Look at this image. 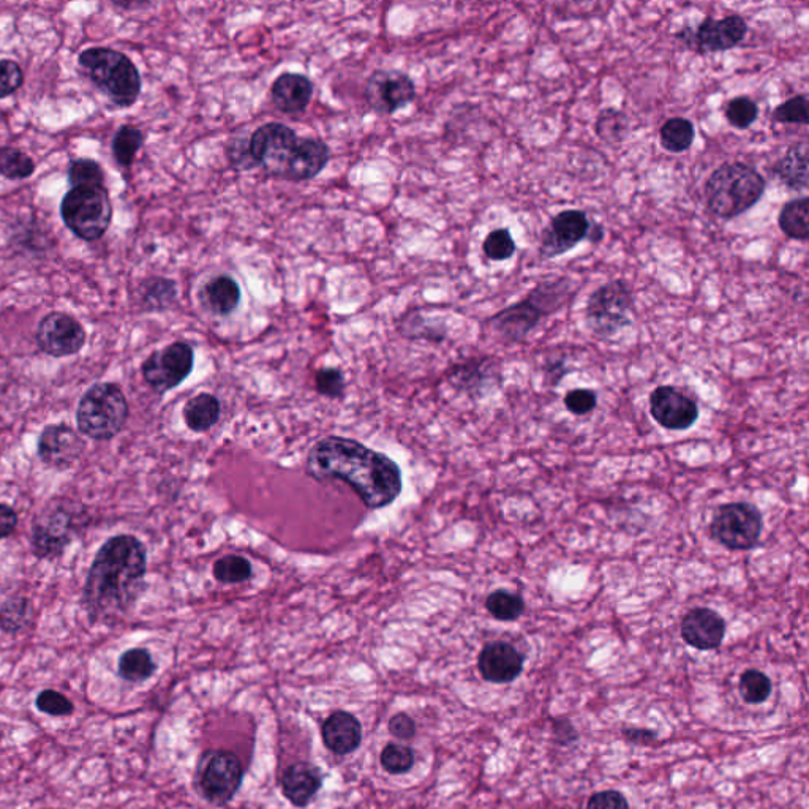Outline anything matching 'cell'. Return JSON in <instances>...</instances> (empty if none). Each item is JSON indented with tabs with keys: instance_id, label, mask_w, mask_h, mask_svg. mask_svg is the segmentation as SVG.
<instances>
[{
	"instance_id": "53",
	"label": "cell",
	"mask_w": 809,
	"mask_h": 809,
	"mask_svg": "<svg viewBox=\"0 0 809 809\" xmlns=\"http://www.w3.org/2000/svg\"><path fill=\"white\" fill-rule=\"evenodd\" d=\"M621 734H623V737H625L629 743L642 746L651 745V743H655L656 738H658V734H656L655 730L640 729V727H626Z\"/></svg>"
},
{
	"instance_id": "27",
	"label": "cell",
	"mask_w": 809,
	"mask_h": 809,
	"mask_svg": "<svg viewBox=\"0 0 809 809\" xmlns=\"http://www.w3.org/2000/svg\"><path fill=\"white\" fill-rule=\"evenodd\" d=\"M241 286L231 275H217L201 288L200 299L209 312L228 317L241 304Z\"/></svg>"
},
{
	"instance_id": "51",
	"label": "cell",
	"mask_w": 809,
	"mask_h": 809,
	"mask_svg": "<svg viewBox=\"0 0 809 809\" xmlns=\"http://www.w3.org/2000/svg\"><path fill=\"white\" fill-rule=\"evenodd\" d=\"M389 730H391L394 737L410 740L416 734V724H414L410 716L399 713V715L392 716L391 721H389Z\"/></svg>"
},
{
	"instance_id": "16",
	"label": "cell",
	"mask_w": 809,
	"mask_h": 809,
	"mask_svg": "<svg viewBox=\"0 0 809 809\" xmlns=\"http://www.w3.org/2000/svg\"><path fill=\"white\" fill-rule=\"evenodd\" d=\"M590 230V219L587 212L580 209H566L558 212L544 228L539 241L541 260H554L576 249L585 241Z\"/></svg>"
},
{
	"instance_id": "14",
	"label": "cell",
	"mask_w": 809,
	"mask_h": 809,
	"mask_svg": "<svg viewBox=\"0 0 809 809\" xmlns=\"http://www.w3.org/2000/svg\"><path fill=\"white\" fill-rule=\"evenodd\" d=\"M195 364V351L189 343L174 342L154 353L141 365L144 381L155 392L165 394L189 377Z\"/></svg>"
},
{
	"instance_id": "2",
	"label": "cell",
	"mask_w": 809,
	"mask_h": 809,
	"mask_svg": "<svg viewBox=\"0 0 809 809\" xmlns=\"http://www.w3.org/2000/svg\"><path fill=\"white\" fill-rule=\"evenodd\" d=\"M147 552L132 535H117L100 547L83 588V604L92 625H111L135 606L144 588Z\"/></svg>"
},
{
	"instance_id": "11",
	"label": "cell",
	"mask_w": 809,
	"mask_h": 809,
	"mask_svg": "<svg viewBox=\"0 0 809 809\" xmlns=\"http://www.w3.org/2000/svg\"><path fill=\"white\" fill-rule=\"evenodd\" d=\"M764 530L762 512L745 501L727 503L716 509L710 522V536L729 550H753L761 542Z\"/></svg>"
},
{
	"instance_id": "21",
	"label": "cell",
	"mask_w": 809,
	"mask_h": 809,
	"mask_svg": "<svg viewBox=\"0 0 809 809\" xmlns=\"http://www.w3.org/2000/svg\"><path fill=\"white\" fill-rule=\"evenodd\" d=\"M680 633L689 647L700 651L716 650L726 636V621L715 610L696 607L682 618Z\"/></svg>"
},
{
	"instance_id": "47",
	"label": "cell",
	"mask_w": 809,
	"mask_h": 809,
	"mask_svg": "<svg viewBox=\"0 0 809 809\" xmlns=\"http://www.w3.org/2000/svg\"><path fill=\"white\" fill-rule=\"evenodd\" d=\"M23 83V70L16 62L8 61V59L0 61V98L15 94Z\"/></svg>"
},
{
	"instance_id": "15",
	"label": "cell",
	"mask_w": 809,
	"mask_h": 809,
	"mask_svg": "<svg viewBox=\"0 0 809 809\" xmlns=\"http://www.w3.org/2000/svg\"><path fill=\"white\" fill-rule=\"evenodd\" d=\"M370 110L391 116L416 98V86L407 73L399 70H377L370 75L364 91Z\"/></svg>"
},
{
	"instance_id": "50",
	"label": "cell",
	"mask_w": 809,
	"mask_h": 809,
	"mask_svg": "<svg viewBox=\"0 0 809 809\" xmlns=\"http://www.w3.org/2000/svg\"><path fill=\"white\" fill-rule=\"evenodd\" d=\"M552 730H554V737L558 745H571L579 740V732L569 719H554Z\"/></svg>"
},
{
	"instance_id": "38",
	"label": "cell",
	"mask_w": 809,
	"mask_h": 809,
	"mask_svg": "<svg viewBox=\"0 0 809 809\" xmlns=\"http://www.w3.org/2000/svg\"><path fill=\"white\" fill-rule=\"evenodd\" d=\"M740 694L746 704L759 705L764 704L765 700L772 694V680L757 669H748L743 672L740 677Z\"/></svg>"
},
{
	"instance_id": "17",
	"label": "cell",
	"mask_w": 809,
	"mask_h": 809,
	"mask_svg": "<svg viewBox=\"0 0 809 809\" xmlns=\"http://www.w3.org/2000/svg\"><path fill=\"white\" fill-rule=\"evenodd\" d=\"M35 340L38 348L48 356L67 358L83 350L86 345V331L80 321L67 313L53 312L38 323Z\"/></svg>"
},
{
	"instance_id": "1",
	"label": "cell",
	"mask_w": 809,
	"mask_h": 809,
	"mask_svg": "<svg viewBox=\"0 0 809 809\" xmlns=\"http://www.w3.org/2000/svg\"><path fill=\"white\" fill-rule=\"evenodd\" d=\"M305 471L318 482H345L369 509L386 508L402 493L399 465L351 438L317 441L307 454Z\"/></svg>"
},
{
	"instance_id": "7",
	"label": "cell",
	"mask_w": 809,
	"mask_h": 809,
	"mask_svg": "<svg viewBox=\"0 0 809 809\" xmlns=\"http://www.w3.org/2000/svg\"><path fill=\"white\" fill-rule=\"evenodd\" d=\"M128 402L114 383H97L84 392L76 410L78 430L97 441L113 440L125 427Z\"/></svg>"
},
{
	"instance_id": "46",
	"label": "cell",
	"mask_w": 809,
	"mask_h": 809,
	"mask_svg": "<svg viewBox=\"0 0 809 809\" xmlns=\"http://www.w3.org/2000/svg\"><path fill=\"white\" fill-rule=\"evenodd\" d=\"M315 386L321 396L329 397V399H339L345 391V377L339 369L334 367H324L317 372L315 377Z\"/></svg>"
},
{
	"instance_id": "28",
	"label": "cell",
	"mask_w": 809,
	"mask_h": 809,
	"mask_svg": "<svg viewBox=\"0 0 809 809\" xmlns=\"http://www.w3.org/2000/svg\"><path fill=\"white\" fill-rule=\"evenodd\" d=\"M220 402L214 394L201 392L185 403L184 419L190 430L196 433L207 432L219 422Z\"/></svg>"
},
{
	"instance_id": "25",
	"label": "cell",
	"mask_w": 809,
	"mask_h": 809,
	"mask_svg": "<svg viewBox=\"0 0 809 809\" xmlns=\"http://www.w3.org/2000/svg\"><path fill=\"white\" fill-rule=\"evenodd\" d=\"M321 734L324 745L328 746L332 753L343 756L353 753L361 745L362 727L358 719L350 713L337 712L324 721Z\"/></svg>"
},
{
	"instance_id": "35",
	"label": "cell",
	"mask_w": 809,
	"mask_h": 809,
	"mask_svg": "<svg viewBox=\"0 0 809 809\" xmlns=\"http://www.w3.org/2000/svg\"><path fill=\"white\" fill-rule=\"evenodd\" d=\"M486 609L495 620L516 621L525 614L522 596L508 590H495L486 599Z\"/></svg>"
},
{
	"instance_id": "49",
	"label": "cell",
	"mask_w": 809,
	"mask_h": 809,
	"mask_svg": "<svg viewBox=\"0 0 809 809\" xmlns=\"http://www.w3.org/2000/svg\"><path fill=\"white\" fill-rule=\"evenodd\" d=\"M587 809H629V803L621 792L603 791L591 795Z\"/></svg>"
},
{
	"instance_id": "18",
	"label": "cell",
	"mask_w": 809,
	"mask_h": 809,
	"mask_svg": "<svg viewBox=\"0 0 809 809\" xmlns=\"http://www.w3.org/2000/svg\"><path fill=\"white\" fill-rule=\"evenodd\" d=\"M650 413L667 430H688L699 419V407L675 386H659L650 396Z\"/></svg>"
},
{
	"instance_id": "22",
	"label": "cell",
	"mask_w": 809,
	"mask_h": 809,
	"mask_svg": "<svg viewBox=\"0 0 809 809\" xmlns=\"http://www.w3.org/2000/svg\"><path fill=\"white\" fill-rule=\"evenodd\" d=\"M312 81L301 73H282L271 86V98L277 110L285 114H299L307 110L313 98Z\"/></svg>"
},
{
	"instance_id": "10",
	"label": "cell",
	"mask_w": 809,
	"mask_h": 809,
	"mask_svg": "<svg viewBox=\"0 0 809 809\" xmlns=\"http://www.w3.org/2000/svg\"><path fill=\"white\" fill-rule=\"evenodd\" d=\"M80 505L73 501H51L40 516L35 519L32 528V549L35 557L42 560H53L64 554L76 533L84 527L86 512L80 511Z\"/></svg>"
},
{
	"instance_id": "12",
	"label": "cell",
	"mask_w": 809,
	"mask_h": 809,
	"mask_svg": "<svg viewBox=\"0 0 809 809\" xmlns=\"http://www.w3.org/2000/svg\"><path fill=\"white\" fill-rule=\"evenodd\" d=\"M748 23L742 15H729L715 19L707 16L696 27L683 26L675 32V40L696 54L724 53L745 40Z\"/></svg>"
},
{
	"instance_id": "54",
	"label": "cell",
	"mask_w": 809,
	"mask_h": 809,
	"mask_svg": "<svg viewBox=\"0 0 809 809\" xmlns=\"http://www.w3.org/2000/svg\"><path fill=\"white\" fill-rule=\"evenodd\" d=\"M568 370L565 369V362L557 361L547 367V378L550 384H558L563 378L566 377Z\"/></svg>"
},
{
	"instance_id": "42",
	"label": "cell",
	"mask_w": 809,
	"mask_h": 809,
	"mask_svg": "<svg viewBox=\"0 0 809 809\" xmlns=\"http://www.w3.org/2000/svg\"><path fill=\"white\" fill-rule=\"evenodd\" d=\"M772 121L776 124L808 125V97L806 94L795 95L776 106L772 113Z\"/></svg>"
},
{
	"instance_id": "48",
	"label": "cell",
	"mask_w": 809,
	"mask_h": 809,
	"mask_svg": "<svg viewBox=\"0 0 809 809\" xmlns=\"http://www.w3.org/2000/svg\"><path fill=\"white\" fill-rule=\"evenodd\" d=\"M598 405V396L591 389H574L565 397V407L569 413L576 416H585L595 410Z\"/></svg>"
},
{
	"instance_id": "33",
	"label": "cell",
	"mask_w": 809,
	"mask_h": 809,
	"mask_svg": "<svg viewBox=\"0 0 809 809\" xmlns=\"http://www.w3.org/2000/svg\"><path fill=\"white\" fill-rule=\"evenodd\" d=\"M157 666H155L154 659L151 653L144 650V648H132L122 653L117 664V672L121 675L122 680L130 683L146 682L147 678H151L155 674Z\"/></svg>"
},
{
	"instance_id": "9",
	"label": "cell",
	"mask_w": 809,
	"mask_h": 809,
	"mask_svg": "<svg viewBox=\"0 0 809 809\" xmlns=\"http://www.w3.org/2000/svg\"><path fill=\"white\" fill-rule=\"evenodd\" d=\"M634 294L628 282L610 280L588 296L585 305V324L598 339H612L618 332L633 324Z\"/></svg>"
},
{
	"instance_id": "55",
	"label": "cell",
	"mask_w": 809,
	"mask_h": 809,
	"mask_svg": "<svg viewBox=\"0 0 809 809\" xmlns=\"http://www.w3.org/2000/svg\"><path fill=\"white\" fill-rule=\"evenodd\" d=\"M604 236H606L604 226L596 222V220H590V230H588L587 236L588 241L598 244V242L603 241Z\"/></svg>"
},
{
	"instance_id": "23",
	"label": "cell",
	"mask_w": 809,
	"mask_h": 809,
	"mask_svg": "<svg viewBox=\"0 0 809 809\" xmlns=\"http://www.w3.org/2000/svg\"><path fill=\"white\" fill-rule=\"evenodd\" d=\"M498 372L495 362L490 358L468 359L467 362L454 365L449 372V380L454 388L467 392L470 396H482L487 389L492 388Z\"/></svg>"
},
{
	"instance_id": "36",
	"label": "cell",
	"mask_w": 809,
	"mask_h": 809,
	"mask_svg": "<svg viewBox=\"0 0 809 809\" xmlns=\"http://www.w3.org/2000/svg\"><path fill=\"white\" fill-rule=\"evenodd\" d=\"M144 144V135L140 128L124 125L117 130L113 140V155L122 168H130L136 154Z\"/></svg>"
},
{
	"instance_id": "41",
	"label": "cell",
	"mask_w": 809,
	"mask_h": 809,
	"mask_svg": "<svg viewBox=\"0 0 809 809\" xmlns=\"http://www.w3.org/2000/svg\"><path fill=\"white\" fill-rule=\"evenodd\" d=\"M482 252L490 261H506L516 255L517 244L509 228L490 231L482 242Z\"/></svg>"
},
{
	"instance_id": "26",
	"label": "cell",
	"mask_w": 809,
	"mask_h": 809,
	"mask_svg": "<svg viewBox=\"0 0 809 809\" xmlns=\"http://www.w3.org/2000/svg\"><path fill=\"white\" fill-rule=\"evenodd\" d=\"M808 152V141H798L787 147V151L773 165V176L787 189L794 192L808 189Z\"/></svg>"
},
{
	"instance_id": "45",
	"label": "cell",
	"mask_w": 809,
	"mask_h": 809,
	"mask_svg": "<svg viewBox=\"0 0 809 809\" xmlns=\"http://www.w3.org/2000/svg\"><path fill=\"white\" fill-rule=\"evenodd\" d=\"M35 707L49 716H68L75 710L72 700L53 689H45L35 699Z\"/></svg>"
},
{
	"instance_id": "37",
	"label": "cell",
	"mask_w": 809,
	"mask_h": 809,
	"mask_svg": "<svg viewBox=\"0 0 809 809\" xmlns=\"http://www.w3.org/2000/svg\"><path fill=\"white\" fill-rule=\"evenodd\" d=\"M212 572L220 584H242L252 577L253 568L252 563L241 555H226L215 561Z\"/></svg>"
},
{
	"instance_id": "4",
	"label": "cell",
	"mask_w": 809,
	"mask_h": 809,
	"mask_svg": "<svg viewBox=\"0 0 809 809\" xmlns=\"http://www.w3.org/2000/svg\"><path fill=\"white\" fill-rule=\"evenodd\" d=\"M576 294L569 277L544 280L519 302L508 305L490 318V331L506 345L524 342L544 318L560 312Z\"/></svg>"
},
{
	"instance_id": "40",
	"label": "cell",
	"mask_w": 809,
	"mask_h": 809,
	"mask_svg": "<svg viewBox=\"0 0 809 809\" xmlns=\"http://www.w3.org/2000/svg\"><path fill=\"white\" fill-rule=\"evenodd\" d=\"M759 113H761L759 105L748 95L732 98L724 111L730 127L737 128V130H746L751 127L759 119Z\"/></svg>"
},
{
	"instance_id": "43",
	"label": "cell",
	"mask_w": 809,
	"mask_h": 809,
	"mask_svg": "<svg viewBox=\"0 0 809 809\" xmlns=\"http://www.w3.org/2000/svg\"><path fill=\"white\" fill-rule=\"evenodd\" d=\"M68 182L72 187L80 185H105V174L94 160H73L68 168Z\"/></svg>"
},
{
	"instance_id": "39",
	"label": "cell",
	"mask_w": 809,
	"mask_h": 809,
	"mask_svg": "<svg viewBox=\"0 0 809 809\" xmlns=\"http://www.w3.org/2000/svg\"><path fill=\"white\" fill-rule=\"evenodd\" d=\"M35 171L34 160L15 147H0V176L7 179H26Z\"/></svg>"
},
{
	"instance_id": "3",
	"label": "cell",
	"mask_w": 809,
	"mask_h": 809,
	"mask_svg": "<svg viewBox=\"0 0 809 809\" xmlns=\"http://www.w3.org/2000/svg\"><path fill=\"white\" fill-rule=\"evenodd\" d=\"M253 163L266 174L285 181H310L328 165L331 149L318 138H301L293 128L269 122L249 138Z\"/></svg>"
},
{
	"instance_id": "24",
	"label": "cell",
	"mask_w": 809,
	"mask_h": 809,
	"mask_svg": "<svg viewBox=\"0 0 809 809\" xmlns=\"http://www.w3.org/2000/svg\"><path fill=\"white\" fill-rule=\"evenodd\" d=\"M321 784L323 776L320 770L309 762H296L283 773V794L296 806L307 805L320 791Z\"/></svg>"
},
{
	"instance_id": "29",
	"label": "cell",
	"mask_w": 809,
	"mask_h": 809,
	"mask_svg": "<svg viewBox=\"0 0 809 809\" xmlns=\"http://www.w3.org/2000/svg\"><path fill=\"white\" fill-rule=\"evenodd\" d=\"M808 211L809 200L806 196L784 204L778 215L779 230L783 231L789 239L802 242L808 241Z\"/></svg>"
},
{
	"instance_id": "8",
	"label": "cell",
	"mask_w": 809,
	"mask_h": 809,
	"mask_svg": "<svg viewBox=\"0 0 809 809\" xmlns=\"http://www.w3.org/2000/svg\"><path fill=\"white\" fill-rule=\"evenodd\" d=\"M61 215L68 230L83 241L105 236L113 219V204L105 185H80L68 190L61 203Z\"/></svg>"
},
{
	"instance_id": "32",
	"label": "cell",
	"mask_w": 809,
	"mask_h": 809,
	"mask_svg": "<svg viewBox=\"0 0 809 809\" xmlns=\"http://www.w3.org/2000/svg\"><path fill=\"white\" fill-rule=\"evenodd\" d=\"M696 140V128L686 117H670L659 128L661 146L670 154H683L693 147Z\"/></svg>"
},
{
	"instance_id": "13",
	"label": "cell",
	"mask_w": 809,
	"mask_h": 809,
	"mask_svg": "<svg viewBox=\"0 0 809 809\" xmlns=\"http://www.w3.org/2000/svg\"><path fill=\"white\" fill-rule=\"evenodd\" d=\"M201 792L209 802L225 805L238 792L244 778V768L231 751H211L204 756L198 770Z\"/></svg>"
},
{
	"instance_id": "34",
	"label": "cell",
	"mask_w": 809,
	"mask_h": 809,
	"mask_svg": "<svg viewBox=\"0 0 809 809\" xmlns=\"http://www.w3.org/2000/svg\"><path fill=\"white\" fill-rule=\"evenodd\" d=\"M595 133L599 140L607 144H620L629 135V117L625 111L606 108L598 114Z\"/></svg>"
},
{
	"instance_id": "52",
	"label": "cell",
	"mask_w": 809,
	"mask_h": 809,
	"mask_svg": "<svg viewBox=\"0 0 809 809\" xmlns=\"http://www.w3.org/2000/svg\"><path fill=\"white\" fill-rule=\"evenodd\" d=\"M18 525V514L12 506L0 503V539L13 535Z\"/></svg>"
},
{
	"instance_id": "44",
	"label": "cell",
	"mask_w": 809,
	"mask_h": 809,
	"mask_svg": "<svg viewBox=\"0 0 809 809\" xmlns=\"http://www.w3.org/2000/svg\"><path fill=\"white\" fill-rule=\"evenodd\" d=\"M413 764L414 754L408 746L389 743L381 753V765L386 772L392 773V775L408 772Z\"/></svg>"
},
{
	"instance_id": "31",
	"label": "cell",
	"mask_w": 809,
	"mask_h": 809,
	"mask_svg": "<svg viewBox=\"0 0 809 809\" xmlns=\"http://www.w3.org/2000/svg\"><path fill=\"white\" fill-rule=\"evenodd\" d=\"M34 620L35 609L31 599L15 596L0 604V629L5 634L24 633Z\"/></svg>"
},
{
	"instance_id": "20",
	"label": "cell",
	"mask_w": 809,
	"mask_h": 809,
	"mask_svg": "<svg viewBox=\"0 0 809 809\" xmlns=\"http://www.w3.org/2000/svg\"><path fill=\"white\" fill-rule=\"evenodd\" d=\"M525 656L519 648L505 642L495 640L482 648L478 658V669L482 678L495 685L514 682L524 670Z\"/></svg>"
},
{
	"instance_id": "5",
	"label": "cell",
	"mask_w": 809,
	"mask_h": 809,
	"mask_svg": "<svg viewBox=\"0 0 809 809\" xmlns=\"http://www.w3.org/2000/svg\"><path fill=\"white\" fill-rule=\"evenodd\" d=\"M767 190V181L748 163H724L705 181V203L718 219L734 220L756 206Z\"/></svg>"
},
{
	"instance_id": "19",
	"label": "cell",
	"mask_w": 809,
	"mask_h": 809,
	"mask_svg": "<svg viewBox=\"0 0 809 809\" xmlns=\"http://www.w3.org/2000/svg\"><path fill=\"white\" fill-rule=\"evenodd\" d=\"M86 449L83 437L73 427L53 424L43 429L38 438V457L46 467L68 470L73 467Z\"/></svg>"
},
{
	"instance_id": "30",
	"label": "cell",
	"mask_w": 809,
	"mask_h": 809,
	"mask_svg": "<svg viewBox=\"0 0 809 809\" xmlns=\"http://www.w3.org/2000/svg\"><path fill=\"white\" fill-rule=\"evenodd\" d=\"M141 305L147 312H163L176 304V282L165 277H151L140 286Z\"/></svg>"
},
{
	"instance_id": "6",
	"label": "cell",
	"mask_w": 809,
	"mask_h": 809,
	"mask_svg": "<svg viewBox=\"0 0 809 809\" xmlns=\"http://www.w3.org/2000/svg\"><path fill=\"white\" fill-rule=\"evenodd\" d=\"M80 65L89 80L121 108L133 106L141 94V75L124 53L110 48L86 49Z\"/></svg>"
}]
</instances>
